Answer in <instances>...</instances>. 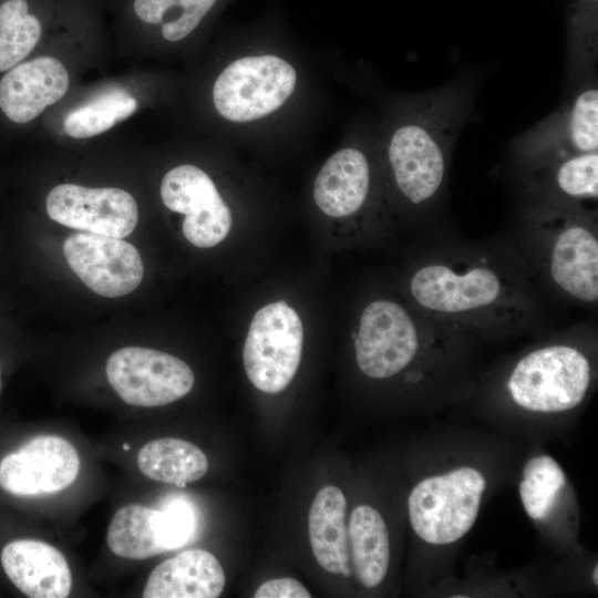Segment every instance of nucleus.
Wrapping results in <instances>:
<instances>
[{
    "label": "nucleus",
    "instance_id": "nucleus-32",
    "mask_svg": "<svg viewBox=\"0 0 598 598\" xmlns=\"http://www.w3.org/2000/svg\"><path fill=\"white\" fill-rule=\"evenodd\" d=\"M123 447H124L125 450H128V448H130V446H128V445H126V444H124V446H123Z\"/></svg>",
    "mask_w": 598,
    "mask_h": 598
},
{
    "label": "nucleus",
    "instance_id": "nucleus-29",
    "mask_svg": "<svg viewBox=\"0 0 598 598\" xmlns=\"http://www.w3.org/2000/svg\"><path fill=\"white\" fill-rule=\"evenodd\" d=\"M159 512L168 550L187 545L197 527L192 504L182 497H173L161 506Z\"/></svg>",
    "mask_w": 598,
    "mask_h": 598
},
{
    "label": "nucleus",
    "instance_id": "nucleus-11",
    "mask_svg": "<svg viewBox=\"0 0 598 598\" xmlns=\"http://www.w3.org/2000/svg\"><path fill=\"white\" fill-rule=\"evenodd\" d=\"M164 205L185 215L183 234L196 247L221 243L231 227V214L212 178L200 168L184 164L165 174L161 184Z\"/></svg>",
    "mask_w": 598,
    "mask_h": 598
},
{
    "label": "nucleus",
    "instance_id": "nucleus-33",
    "mask_svg": "<svg viewBox=\"0 0 598 598\" xmlns=\"http://www.w3.org/2000/svg\"><path fill=\"white\" fill-rule=\"evenodd\" d=\"M0 388H1V370H0Z\"/></svg>",
    "mask_w": 598,
    "mask_h": 598
},
{
    "label": "nucleus",
    "instance_id": "nucleus-10",
    "mask_svg": "<svg viewBox=\"0 0 598 598\" xmlns=\"http://www.w3.org/2000/svg\"><path fill=\"white\" fill-rule=\"evenodd\" d=\"M106 377L127 404L154 408L175 402L190 392L194 373L183 360L158 350L125 347L106 362Z\"/></svg>",
    "mask_w": 598,
    "mask_h": 598
},
{
    "label": "nucleus",
    "instance_id": "nucleus-18",
    "mask_svg": "<svg viewBox=\"0 0 598 598\" xmlns=\"http://www.w3.org/2000/svg\"><path fill=\"white\" fill-rule=\"evenodd\" d=\"M370 165L363 152L346 147L331 155L316 177L317 206L333 218L359 212L370 193Z\"/></svg>",
    "mask_w": 598,
    "mask_h": 598
},
{
    "label": "nucleus",
    "instance_id": "nucleus-21",
    "mask_svg": "<svg viewBox=\"0 0 598 598\" xmlns=\"http://www.w3.org/2000/svg\"><path fill=\"white\" fill-rule=\"evenodd\" d=\"M348 535L358 580L367 588L377 587L384 579L390 561L383 517L374 507L359 505L351 513Z\"/></svg>",
    "mask_w": 598,
    "mask_h": 598
},
{
    "label": "nucleus",
    "instance_id": "nucleus-17",
    "mask_svg": "<svg viewBox=\"0 0 598 598\" xmlns=\"http://www.w3.org/2000/svg\"><path fill=\"white\" fill-rule=\"evenodd\" d=\"M226 577L218 559L205 549H187L156 566L144 598H216Z\"/></svg>",
    "mask_w": 598,
    "mask_h": 598
},
{
    "label": "nucleus",
    "instance_id": "nucleus-23",
    "mask_svg": "<svg viewBox=\"0 0 598 598\" xmlns=\"http://www.w3.org/2000/svg\"><path fill=\"white\" fill-rule=\"evenodd\" d=\"M137 466L150 480L184 487L207 473L208 460L188 441L163 437L146 443L140 450Z\"/></svg>",
    "mask_w": 598,
    "mask_h": 598
},
{
    "label": "nucleus",
    "instance_id": "nucleus-30",
    "mask_svg": "<svg viewBox=\"0 0 598 598\" xmlns=\"http://www.w3.org/2000/svg\"><path fill=\"white\" fill-rule=\"evenodd\" d=\"M255 598H310L311 594L297 579L290 577L274 578L261 584L254 594Z\"/></svg>",
    "mask_w": 598,
    "mask_h": 598
},
{
    "label": "nucleus",
    "instance_id": "nucleus-4",
    "mask_svg": "<svg viewBox=\"0 0 598 598\" xmlns=\"http://www.w3.org/2000/svg\"><path fill=\"white\" fill-rule=\"evenodd\" d=\"M591 382V365L576 346L551 343L525 354L512 370L506 386L520 408L556 413L578 406Z\"/></svg>",
    "mask_w": 598,
    "mask_h": 598
},
{
    "label": "nucleus",
    "instance_id": "nucleus-1",
    "mask_svg": "<svg viewBox=\"0 0 598 598\" xmlns=\"http://www.w3.org/2000/svg\"><path fill=\"white\" fill-rule=\"evenodd\" d=\"M409 291L423 315L441 328H516L532 313L519 278L483 252L424 259L410 278Z\"/></svg>",
    "mask_w": 598,
    "mask_h": 598
},
{
    "label": "nucleus",
    "instance_id": "nucleus-13",
    "mask_svg": "<svg viewBox=\"0 0 598 598\" xmlns=\"http://www.w3.org/2000/svg\"><path fill=\"white\" fill-rule=\"evenodd\" d=\"M75 447L55 435L35 436L0 461V487L16 496H40L69 487L78 477Z\"/></svg>",
    "mask_w": 598,
    "mask_h": 598
},
{
    "label": "nucleus",
    "instance_id": "nucleus-8",
    "mask_svg": "<svg viewBox=\"0 0 598 598\" xmlns=\"http://www.w3.org/2000/svg\"><path fill=\"white\" fill-rule=\"evenodd\" d=\"M423 323L400 303L379 299L369 303L354 337L355 360L363 374L388 379L404 370L416 358L425 331Z\"/></svg>",
    "mask_w": 598,
    "mask_h": 598
},
{
    "label": "nucleus",
    "instance_id": "nucleus-14",
    "mask_svg": "<svg viewBox=\"0 0 598 598\" xmlns=\"http://www.w3.org/2000/svg\"><path fill=\"white\" fill-rule=\"evenodd\" d=\"M51 219L70 228L116 238L128 236L138 220L134 197L120 188L55 186L47 196Z\"/></svg>",
    "mask_w": 598,
    "mask_h": 598
},
{
    "label": "nucleus",
    "instance_id": "nucleus-25",
    "mask_svg": "<svg viewBox=\"0 0 598 598\" xmlns=\"http://www.w3.org/2000/svg\"><path fill=\"white\" fill-rule=\"evenodd\" d=\"M217 0H133L137 20L159 25L163 38L179 41L189 35L212 10Z\"/></svg>",
    "mask_w": 598,
    "mask_h": 598
},
{
    "label": "nucleus",
    "instance_id": "nucleus-6",
    "mask_svg": "<svg viewBox=\"0 0 598 598\" xmlns=\"http://www.w3.org/2000/svg\"><path fill=\"white\" fill-rule=\"evenodd\" d=\"M303 327L285 301L271 302L254 316L244 344V368L258 390L275 394L292 381L301 360Z\"/></svg>",
    "mask_w": 598,
    "mask_h": 598
},
{
    "label": "nucleus",
    "instance_id": "nucleus-16",
    "mask_svg": "<svg viewBox=\"0 0 598 598\" xmlns=\"http://www.w3.org/2000/svg\"><path fill=\"white\" fill-rule=\"evenodd\" d=\"M10 581L31 598H64L72 588V574L62 553L37 539H16L0 555Z\"/></svg>",
    "mask_w": 598,
    "mask_h": 598
},
{
    "label": "nucleus",
    "instance_id": "nucleus-7",
    "mask_svg": "<svg viewBox=\"0 0 598 598\" xmlns=\"http://www.w3.org/2000/svg\"><path fill=\"white\" fill-rule=\"evenodd\" d=\"M297 82L295 68L276 55L235 60L218 75L213 87L217 112L231 122H250L278 110Z\"/></svg>",
    "mask_w": 598,
    "mask_h": 598
},
{
    "label": "nucleus",
    "instance_id": "nucleus-9",
    "mask_svg": "<svg viewBox=\"0 0 598 598\" xmlns=\"http://www.w3.org/2000/svg\"><path fill=\"white\" fill-rule=\"evenodd\" d=\"M597 151L598 89L592 79L513 143L514 155L527 172L564 156Z\"/></svg>",
    "mask_w": 598,
    "mask_h": 598
},
{
    "label": "nucleus",
    "instance_id": "nucleus-3",
    "mask_svg": "<svg viewBox=\"0 0 598 598\" xmlns=\"http://www.w3.org/2000/svg\"><path fill=\"white\" fill-rule=\"evenodd\" d=\"M542 269L563 295L581 303L598 299V237L587 209L538 199L529 212Z\"/></svg>",
    "mask_w": 598,
    "mask_h": 598
},
{
    "label": "nucleus",
    "instance_id": "nucleus-12",
    "mask_svg": "<svg viewBox=\"0 0 598 598\" xmlns=\"http://www.w3.org/2000/svg\"><path fill=\"white\" fill-rule=\"evenodd\" d=\"M63 250L75 275L100 296L128 295L143 279L140 252L123 238L82 231L66 238Z\"/></svg>",
    "mask_w": 598,
    "mask_h": 598
},
{
    "label": "nucleus",
    "instance_id": "nucleus-31",
    "mask_svg": "<svg viewBox=\"0 0 598 598\" xmlns=\"http://www.w3.org/2000/svg\"><path fill=\"white\" fill-rule=\"evenodd\" d=\"M592 580H594L595 585L597 586L598 585V566L597 565L594 568Z\"/></svg>",
    "mask_w": 598,
    "mask_h": 598
},
{
    "label": "nucleus",
    "instance_id": "nucleus-2",
    "mask_svg": "<svg viewBox=\"0 0 598 598\" xmlns=\"http://www.w3.org/2000/svg\"><path fill=\"white\" fill-rule=\"evenodd\" d=\"M467 94L450 86L423 95L391 134L386 154L399 193L426 210L445 184L448 156L467 113Z\"/></svg>",
    "mask_w": 598,
    "mask_h": 598
},
{
    "label": "nucleus",
    "instance_id": "nucleus-5",
    "mask_svg": "<svg viewBox=\"0 0 598 598\" xmlns=\"http://www.w3.org/2000/svg\"><path fill=\"white\" fill-rule=\"evenodd\" d=\"M485 488V476L470 466L422 480L408 499L413 530L433 545L458 540L473 527Z\"/></svg>",
    "mask_w": 598,
    "mask_h": 598
},
{
    "label": "nucleus",
    "instance_id": "nucleus-22",
    "mask_svg": "<svg viewBox=\"0 0 598 598\" xmlns=\"http://www.w3.org/2000/svg\"><path fill=\"white\" fill-rule=\"evenodd\" d=\"M109 548L130 559H146L168 551L159 509L140 504L121 507L106 534Z\"/></svg>",
    "mask_w": 598,
    "mask_h": 598
},
{
    "label": "nucleus",
    "instance_id": "nucleus-27",
    "mask_svg": "<svg viewBox=\"0 0 598 598\" xmlns=\"http://www.w3.org/2000/svg\"><path fill=\"white\" fill-rule=\"evenodd\" d=\"M136 107L133 96L122 90H111L69 113L64 130L75 138L91 137L127 118Z\"/></svg>",
    "mask_w": 598,
    "mask_h": 598
},
{
    "label": "nucleus",
    "instance_id": "nucleus-20",
    "mask_svg": "<svg viewBox=\"0 0 598 598\" xmlns=\"http://www.w3.org/2000/svg\"><path fill=\"white\" fill-rule=\"evenodd\" d=\"M346 508L347 501L339 487H322L311 504L308 530L311 549L319 565L331 574L349 577L351 568Z\"/></svg>",
    "mask_w": 598,
    "mask_h": 598
},
{
    "label": "nucleus",
    "instance_id": "nucleus-24",
    "mask_svg": "<svg viewBox=\"0 0 598 598\" xmlns=\"http://www.w3.org/2000/svg\"><path fill=\"white\" fill-rule=\"evenodd\" d=\"M42 34L41 19L29 0L0 1V72L19 64Z\"/></svg>",
    "mask_w": 598,
    "mask_h": 598
},
{
    "label": "nucleus",
    "instance_id": "nucleus-15",
    "mask_svg": "<svg viewBox=\"0 0 598 598\" xmlns=\"http://www.w3.org/2000/svg\"><path fill=\"white\" fill-rule=\"evenodd\" d=\"M69 87L63 64L51 56L19 63L0 81V109L11 121L28 123L61 100Z\"/></svg>",
    "mask_w": 598,
    "mask_h": 598
},
{
    "label": "nucleus",
    "instance_id": "nucleus-19",
    "mask_svg": "<svg viewBox=\"0 0 598 598\" xmlns=\"http://www.w3.org/2000/svg\"><path fill=\"white\" fill-rule=\"evenodd\" d=\"M528 173L537 199L584 209L597 202L598 151L564 156Z\"/></svg>",
    "mask_w": 598,
    "mask_h": 598
},
{
    "label": "nucleus",
    "instance_id": "nucleus-28",
    "mask_svg": "<svg viewBox=\"0 0 598 598\" xmlns=\"http://www.w3.org/2000/svg\"><path fill=\"white\" fill-rule=\"evenodd\" d=\"M566 484V475L559 464L548 455L530 458L523 471L519 495L532 519H545Z\"/></svg>",
    "mask_w": 598,
    "mask_h": 598
},
{
    "label": "nucleus",
    "instance_id": "nucleus-26",
    "mask_svg": "<svg viewBox=\"0 0 598 598\" xmlns=\"http://www.w3.org/2000/svg\"><path fill=\"white\" fill-rule=\"evenodd\" d=\"M567 69L570 79L592 71L598 51V0H567Z\"/></svg>",
    "mask_w": 598,
    "mask_h": 598
}]
</instances>
